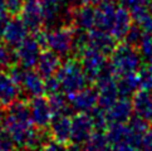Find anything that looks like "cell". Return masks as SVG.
<instances>
[{"mask_svg": "<svg viewBox=\"0 0 152 151\" xmlns=\"http://www.w3.org/2000/svg\"><path fill=\"white\" fill-rule=\"evenodd\" d=\"M4 128L10 135L15 147H25V144L33 132V120L29 103L15 100L8 106L4 116Z\"/></svg>", "mask_w": 152, "mask_h": 151, "instance_id": "1", "label": "cell"}, {"mask_svg": "<svg viewBox=\"0 0 152 151\" xmlns=\"http://www.w3.org/2000/svg\"><path fill=\"white\" fill-rule=\"evenodd\" d=\"M106 135L111 149L136 150L141 149L142 135L133 131L126 122H110L106 128Z\"/></svg>", "mask_w": 152, "mask_h": 151, "instance_id": "2", "label": "cell"}, {"mask_svg": "<svg viewBox=\"0 0 152 151\" xmlns=\"http://www.w3.org/2000/svg\"><path fill=\"white\" fill-rule=\"evenodd\" d=\"M56 77L61 83V89L67 95L78 92L88 83L82 64L75 59H68L62 63L56 73Z\"/></svg>", "mask_w": 152, "mask_h": 151, "instance_id": "3", "label": "cell"}, {"mask_svg": "<svg viewBox=\"0 0 152 151\" xmlns=\"http://www.w3.org/2000/svg\"><path fill=\"white\" fill-rule=\"evenodd\" d=\"M110 66L116 77L138 71L141 67V54L136 51V47L128 43H121L111 53Z\"/></svg>", "mask_w": 152, "mask_h": 151, "instance_id": "4", "label": "cell"}, {"mask_svg": "<svg viewBox=\"0 0 152 151\" xmlns=\"http://www.w3.org/2000/svg\"><path fill=\"white\" fill-rule=\"evenodd\" d=\"M73 35L74 30L69 26L49 29V32H45V48L61 57L68 56L72 52Z\"/></svg>", "mask_w": 152, "mask_h": 151, "instance_id": "5", "label": "cell"}, {"mask_svg": "<svg viewBox=\"0 0 152 151\" xmlns=\"http://www.w3.org/2000/svg\"><path fill=\"white\" fill-rule=\"evenodd\" d=\"M94 131L93 121L89 112H78L72 117V127H70V149H80Z\"/></svg>", "mask_w": 152, "mask_h": 151, "instance_id": "6", "label": "cell"}, {"mask_svg": "<svg viewBox=\"0 0 152 151\" xmlns=\"http://www.w3.org/2000/svg\"><path fill=\"white\" fill-rule=\"evenodd\" d=\"M43 48L39 45L37 39L26 37L18 47H15V59L19 66L25 69H31L37 66Z\"/></svg>", "mask_w": 152, "mask_h": 151, "instance_id": "7", "label": "cell"}, {"mask_svg": "<svg viewBox=\"0 0 152 151\" xmlns=\"http://www.w3.org/2000/svg\"><path fill=\"white\" fill-rule=\"evenodd\" d=\"M80 64L83 67V71L86 73V77L88 82H94L96 78L98 77L101 71L106 67L107 61L106 56L97 51L93 47H88L87 49L79 56Z\"/></svg>", "mask_w": 152, "mask_h": 151, "instance_id": "8", "label": "cell"}, {"mask_svg": "<svg viewBox=\"0 0 152 151\" xmlns=\"http://www.w3.org/2000/svg\"><path fill=\"white\" fill-rule=\"evenodd\" d=\"M29 107L33 125H35L40 130L49 127L53 120V112L49 106V102H48V98H44L43 96L33 97L29 103Z\"/></svg>", "mask_w": 152, "mask_h": 151, "instance_id": "9", "label": "cell"}, {"mask_svg": "<svg viewBox=\"0 0 152 151\" xmlns=\"http://www.w3.org/2000/svg\"><path fill=\"white\" fill-rule=\"evenodd\" d=\"M28 28L25 26L24 21L21 18L14 17L13 19L7 20L3 25L1 38L5 44L9 47L15 48L18 47L21 42H23L26 37H28Z\"/></svg>", "mask_w": 152, "mask_h": 151, "instance_id": "10", "label": "cell"}, {"mask_svg": "<svg viewBox=\"0 0 152 151\" xmlns=\"http://www.w3.org/2000/svg\"><path fill=\"white\" fill-rule=\"evenodd\" d=\"M20 18L24 21L25 26L31 33H37L44 25V18L39 0H28L23 5L20 12Z\"/></svg>", "mask_w": 152, "mask_h": 151, "instance_id": "11", "label": "cell"}, {"mask_svg": "<svg viewBox=\"0 0 152 151\" xmlns=\"http://www.w3.org/2000/svg\"><path fill=\"white\" fill-rule=\"evenodd\" d=\"M68 96V102L77 112H91L98 105V91L94 88H82Z\"/></svg>", "mask_w": 152, "mask_h": 151, "instance_id": "12", "label": "cell"}, {"mask_svg": "<svg viewBox=\"0 0 152 151\" xmlns=\"http://www.w3.org/2000/svg\"><path fill=\"white\" fill-rule=\"evenodd\" d=\"M88 37H89V45L96 48L104 56H111V53L116 48V38L113 37L110 32L102 30L98 28H93L88 30Z\"/></svg>", "mask_w": 152, "mask_h": 151, "instance_id": "13", "label": "cell"}, {"mask_svg": "<svg viewBox=\"0 0 152 151\" xmlns=\"http://www.w3.org/2000/svg\"><path fill=\"white\" fill-rule=\"evenodd\" d=\"M117 5L113 0H103L102 3L97 5L96 13V26L102 30L110 32L112 28L113 20H115Z\"/></svg>", "mask_w": 152, "mask_h": 151, "instance_id": "14", "label": "cell"}, {"mask_svg": "<svg viewBox=\"0 0 152 151\" xmlns=\"http://www.w3.org/2000/svg\"><path fill=\"white\" fill-rule=\"evenodd\" d=\"M132 24H133V20H132L131 12L127 10V8L123 7V5L122 7H117L115 20H113L110 33L115 37L117 40H122V39H124V37H126L127 32L129 30Z\"/></svg>", "mask_w": 152, "mask_h": 151, "instance_id": "15", "label": "cell"}, {"mask_svg": "<svg viewBox=\"0 0 152 151\" xmlns=\"http://www.w3.org/2000/svg\"><path fill=\"white\" fill-rule=\"evenodd\" d=\"M106 112L108 122H127L133 112L132 101H129L128 97H121L111 107H108Z\"/></svg>", "mask_w": 152, "mask_h": 151, "instance_id": "16", "label": "cell"}, {"mask_svg": "<svg viewBox=\"0 0 152 151\" xmlns=\"http://www.w3.org/2000/svg\"><path fill=\"white\" fill-rule=\"evenodd\" d=\"M61 56L52 51H43L39 56V59L37 62V72L39 73L43 78H48L50 76H54L61 67Z\"/></svg>", "mask_w": 152, "mask_h": 151, "instance_id": "17", "label": "cell"}, {"mask_svg": "<svg viewBox=\"0 0 152 151\" xmlns=\"http://www.w3.org/2000/svg\"><path fill=\"white\" fill-rule=\"evenodd\" d=\"M50 136L56 141L64 144L69 142L70 140V127H72V118L69 115H59L53 116L50 122Z\"/></svg>", "mask_w": 152, "mask_h": 151, "instance_id": "18", "label": "cell"}, {"mask_svg": "<svg viewBox=\"0 0 152 151\" xmlns=\"http://www.w3.org/2000/svg\"><path fill=\"white\" fill-rule=\"evenodd\" d=\"M20 89H24V92L28 95L29 97H38L43 96L45 93L44 89V78L38 73L37 71H29L26 69L24 73V77L21 79V82L19 84Z\"/></svg>", "mask_w": 152, "mask_h": 151, "instance_id": "19", "label": "cell"}, {"mask_svg": "<svg viewBox=\"0 0 152 151\" xmlns=\"http://www.w3.org/2000/svg\"><path fill=\"white\" fill-rule=\"evenodd\" d=\"M133 111L137 116L143 117L148 122H152V93L151 91L140 89L133 93L132 100Z\"/></svg>", "mask_w": 152, "mask_h": 151, "instance_id": "20", "label": "cell"}, {"mask_svg": "<svg viewBox=\"0 0 152 151\" xmlns=\"http://www.w3.org/2000/svg\"><path fill=\"white\" fill-rule=\"evenodd\" d=\"M20 87L14 82L12 76L0 72V103L3 106H9L12 102L18 100Z\"/></svg>", "mask_w": 152, "mask_h": 151, "instance_id": "21", "label": "cell"}, {"mask_svg": "<svg viewBox=\"0 0 152 151\" xmlns=\"http://www.w3.org/2000/svg\"><path fill=\"white\" fill-rule=\"evenodd\" d=\"M72 23L82 30H91L96 26V13L92 5L83 4L72 13Z\"/></svg>", "mask_w": 152, "mask_h": 151, "instance_id": "22", "label": "cell"}, {"mask_svg": "<svg viewBox=\"0 0 152 151\" xmlns=\"http://www.w3.org/2000/svg\"><path fill=\"white\" fill-rule=\"evenodd\" d=\"M39 3L44 18V24L47 26H54L62 15L66 0H39Z\"/></svg>", "mask_w": 152, "mask_h": 151, "instance_id": "23", "label": "cell"}, {"mask_svg": "<svg viewBox=\"0 0 152 151\" xmlns=\"http://www.w3.org/2000/svg\"><path fill=\"white\" fill-rule=\"evenodd\" d=\"M96 86H97V91H98V105L107 110L108 107H111L115 103L119 97L117 84L115 79H113L110 81V82L99 83Z\"/></svg>", "mask_w": 152, "mask_h": 151, "instance_id": "24", "label": "cell"}, {"mask_svg": "<svg viewBox=\"0 0 152 151\" xmlns=\"http://www.w3.org/2000/svg\"><path fill=\"white\" fill-rule=\"evenodd\" d=\"M116 84L119 97H129L140 88V77L136 72L119 76Z\"/></svg>", "mask_w": 152, "mask_h": 151, "instance_id": "25", "label": "cell"}, {"mask_svg": "<svg viewBox=\"0 0 152 151\" xmlns=\"http://www.w3.org/2000/svg\"><path fill=\"white\" fill-rule=\"evenodd\" d=\"M83 147L87 150H106L110 149V144H108V139L106 131H98L94 130L91 133V136L83 145Z\"/></svg>", "mask_w": 152, "mask_h": 151, "instance_id": "26", "label": "cell"}, {"mask_svg": "<svg viewBox=\"0 0 152 151\" xmlns=\"http://www.w3.org/2000/svg\"><path fill=\"white\" fill-rule=\"evenodd\" d=\"M48 102L52 108L53 116H59V115H69V107L67 103V98L62 93H52L48 95Z\"/></svg>", "mask_w": 152, "mask_h": 151, "instance_id": "27", "label": "cell"}, {"mask_svg": "<svg viewBox=\"0 0 152 151\" xmlns=\"http://www.w3.org/2000/svg\"><path fill=\"white\" fill-rule=\"evenodd\" d=\"M89 47V37L88 32L78 29L74 32L73 35V43H72V51L77 54L78 57Z\"/></svg>", "mask_w": 152, "mask_h": 151, "instance_id": "28", "label": "cell"}, {"mask_svg": "<svg viewBox=\"0 0 152 151\" xmlns=\"http://www.w3.org/2000/svg\"><path fill=\"white\" fill-rule=\"evenodd\" d=\"M89 115L92 117V121H93V126H94V130H98V131H106V128L108 126V118H107V112L106 108L103 107H94L93 110L89 112Z\"/></svg>", "mask_w": 152, "mask_h": 151, "instance_id": "29", "label": "cell"}, {"mask_svg": "<svg viewBox=\"0 0 152 151\" xmlns=\"http://www.w3.org/2000/svg\"><path fill=\"white\" fill-rule=\"evenodd\" d=\"M17 62L15 59V52L12 47H9L5 43H0V67L10 68Z\"/></svg>", "mask_w": 152, "mask_h": 151, "instance_id": "30", "label": "cell"}, {"mask_svg": "<svg viewBox=\"0 0 152 151\" xmlns=\"http://www.w3.org/2000/svg\"><path fill=\"white\" fill-rule=\"evenodd\" d=\"M142 35H143L142 29H141L138 25L132 24L131 28H129V30L127 32L126 37H124V42L128 43V44H131V45H133V47H138L141 39H142Z\"/></svg>", "mask_w": 152, "mask_h": 151, "instance_id": "31", "label": "cell"}, {"mask_svg": "<svg viewBox=\"0 0 152 151\" xmlns=\"http://www.w3.org/2000/svg\"><path fill=\"white\" fill-rule=\"evenodd\" d=\"M138 48H140V53L143 57L150 58L152 56V33H143Z\"/></svg>", "mask_w": 152, "mask_h": 151, "instance_id": "32", "label": "cell"}, {"mask_svg": "<svg viewBox=\"0 0 152 151\" xmlns=\"http://www.w3.org/2000/svg\"><path fill=\"white\" fill-rule=\"evenodd\" d=\"M138 77H140V88L146 91H152V72H150L147 68H142L140 69Z\"/></svg>", "mask_w": 152, "mask_h": 151, "instance_id": "33", "label": "cell"}, {"mask_svg": "<svg viewBox=\"0 0 152 151\" xmlns=\"http://www.w3.org/2000/svg\"><path fill=\"white\" fill-rule=\"evenodd\" d=\"M44 89L47 95H52V93H57L61 91V83H59L58 78L54 76H50L48 78H44Z\"/></svg>", "mask_w": 152, "mask_h": 151, "instance_id": "34", "label": "cell"}, {"mask_svg": "<svg viewBox=\"0 0 152 151\" xmlns=\"http://www.w3.org/2000/svg\"><path fill=\"white\" fill-rule=\"evenodd\" d=\"M23 5H24V0H5L7 12L9 15H13V17H17V15L20 14Z\"/></svg>", "mask_w": 152, "mask_h": 151, "instance_id": "35", "label": "cell"}, {"mask_svg": "<svg viewBox=\"0 0 152 151\" xmlns=\"http://www.w3.org/2000/svg\"><path fill=\"white\" fill-rule=\"evenodd\" d=\"M15 147V145L13 142L10 135L7 132L4 127H0V151L3 150H10Z\"/></svg>", "mask_w": 152, "mask_h": 151, "instance_id": "36", "label": "cell"}, {"mask_svg": "<svg viewBox=\"0 0 152 151\" xmlns=\"http://www.w3.org/2000/svg\"><path fill=\"white\" fill-rule=\"evenodd\" d=\"M141 149L152 151V128H148V130L142 135V144H141Z\"/></svg>", "mask_w": 152, "mask_h": 151, "instance_id": "37", "label": "cell"}, {"mask_svg": "<svg viewBox=\"0 0 152 151\" xmlns=\"http://www.w3.org/2000/svg\"><path fill=\"white\" fill-rule=\"evenodd\" d=\"M122 3L123 7H126L128 9H132L137 5H142V4H147L150 3V0H119Z\"/></svg>", "mask_w": 152, "mask_h": 151, "instance_id": "38", "label": "cell"}, {"mask_svg": "<svg viewBox=\"0 0 152 151\" xmlns=\"http://www.w3.org/2000/svg\"><path fill=\"white\" fill-rule=\"evenodd\" d=\"M8 12L7 7H5V0H0V23L4 24L8 19Z\"/></svg>", "mask_w": 152, "mask_h": 151, "instance_id": "39", "label": "cell"}, {"mask_svg": "<svg viewBox=\"0 0 152 151\" xmlns=\"http://www.w3.org/2000/svg\"><path fill=\"white\" fill-rule=\"evenodd\" d=\"M80 1H82L83 4H87V5H92V7H97V5H98L99 3H102L103 0H80Z\"/></svg>", "mask_w": 152, "mask_h": 151, "instance_id": "40", "label": "cell"}, {"mask_svg": "<svg viewBox=\"0 0 152 151\" xmlns=\"http://www.w3.org/2000/svg\"><path fill=\"white\" fill-rule=\"evenodd\" d=\"M147 59H148V62H147V67L146 68H147L150 72H152V56L150 58H147Z\"/></svg>", "mask_w": 152, "mask_h": 151, "instance_id": "41", "label": "cell"}, {"mask_svg": "<svg viewBox=\"0 0 152 151\" xmlns=\"http://www.w3.org/2000/svg\"><path fill=\"white\" fill-rule=\"evenodd\" d=\"M3 120H4V111H3V105L0 103V123L3 122Z\"/></svg>", "mask_w": 152, "mask_h": 151, "instance_id": "42", "label": "cell"}, {"mask_svg": "<svg viewBox=\"0 0 152 151\" xmlns=\"http://www.w3.org/2000/svg\"><path fill=\"white\" fill-rule=\"evenodd\" d=\"M24 1H28V0H24Z\"/></svg>", "mask_w": 152, "mask_h": 151, "instance_id": "43", "label": "cell"}]
</instances>
